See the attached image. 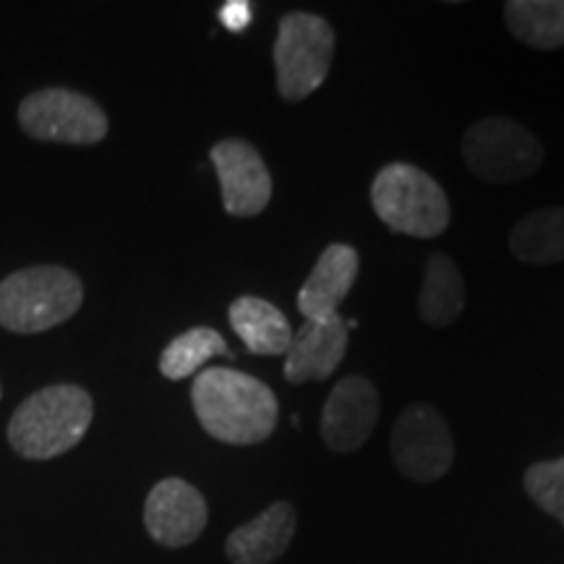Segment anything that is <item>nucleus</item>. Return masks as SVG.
<instances>
[{
    "instance_id": "11",
    "label": "nucleus",
    "mask_w": 564,
    "mask_h": 564,
    "mask_svg": "<svg viewBox=\"0 0 564 564\" xmlns=\"http://www.w3.org/2000/svg\"><path fill=\"white\" fill-rule=\"evenodd\" d=\"M379 421V394L364 377H345L322 411V436L335 453H356Z\"/></svg>"
},
{
    "instance_id": "21",
    "label": "nucleus",
    "mask_w": 564,
    "mask_h": 564,
    "mask_svg": "<svg viewBox=\"0 0 564 564\" xmlns=\"http://www.w3.org/2000/svg\"><path fill=\"white\" fill-rule=\"evenodd\" d=\"M251 3H246V0H230V3H225L220 9L223 26L230 32H243L251 24Z\"/></svg>"
},
{
    "instance_id": "17",
    "label": "nucleus",
    "mask_w": 564,
    "mask_h": 564,
    "mask_svg": "<svg viewBox=\"0 0 564 564\" xmlns=\"http://www.w3.org/2000/svg\"><path fill=\"white\" fill-rule=\"evenodd\" d=\"M510 251L525 264L564 262V207L525 215L510 232Z\"/></svg>"
},
{
    "instance_id": "10",
    "label": "nucleus",
    "mask_w": 564,
    "mask_h": 564,
    "mask_svg": "<svg viewBox=\"0 0 564 564\" xmlns=\"http://www.w3.org/2000/svg\"><path fill=\"white\" fill-rule=\"evenodd\" d=\"M207 502L183 478H165L144 502V525L158 544L181 549L194 544L207 528Z\"/></svg>"
},
{
    "instance_id": "20",
    "label": "nucleus",
    "mask_w": 564,
    "mask_h": 564,
    "mask_svg": "<svg viewBox=\"0 0 564 564\" xmlns=\"http://www.w3.org/2000/svg\"><path fill=\"white\" fill-rule=\"evenodd\" d=\"M525 491L541 510L564 525V457L531 465L525 474Z\"/></svg>"
},
{
    "instance_id": "7",
    "label": "nucleus",
    "mask_w": 564,
    "mask_h": 564,
    "mask_svg": "<svg viewBox=\"0 0 564 564\" xmlns=\"http://www.w3.org/2000/svg\"><path fill=\"white\" fill-rule=\"evenodd\" d=\"M21 129L37 141L100 144L108 137V116L91 97L63 87L32 91L19 105Z\"/></svg>"
},
{
    "instance_id": "9",
    "label": "nucleus",
    "mask_w": 564,
    "mask_h": 564,
    "mask_svg": "<svg viewBox=\"0 0 564 564\" xmlns=\"http://www.w3.org/2000/svg\"><path fill=\"white\" fill-rule=\"evenodd\" d=\"M212 165L223 188V207L232 217H257L272 199V175L262 154L243 139H223L212 147Z\"/></svg>"
},
{
    "instance_id": "14",
    "label": "nucleus",
    "mask_w": 564,
    "mask_h": 564,
    "mask_svg": "<svg viewBox=\"0 0 564 564\" xmlns=\"http://www.w3.org/2000/svg\"><path fill=\"white\" fill-rule=\"evenodd\" d=\"M295 523L299 520H295L293 505L274 502L228 535L225 554L232 564H272L291 546Z\"/></svg>"
},
{
    "instance_id": "6",
    "label": "nucleus",
    "mask_w": 564,
    "mask_h": 564,
    "mask_svg": "<svg viewBox=\"0 0 564 564\" xmlns=\"http://www.w3.org/2000/svg\"><path fill=\"white\" fill-rule=\"evenodd\" d=\"M465 165L486 183H518L544 162V150L531 131L510 118H484L463 137Z\"/></svg>"
},
{
    "instance_id": "1",
    "label": "nucleus",
    "mask_w": 564,
    "mask_h": 564,
    "mask_svg": "<svg viewBox=\"0 0 564 564\" xmlns=\"http://www.w3.org/2000/svg\"><path fill=\"white\" fill-rule=\"evenodd\" d=\"M194 413L212 440L236 447L264 442L278 426V398L251 373L225 369L202 371L192 387Z\"/></svg>"
},
{
    "instance_id": "22",
    "label": "nucleus",
    "mask_w": 564,
    "mask_h": 564,
    "mask_svg": "<svg viewBox=\"0 0 564 564\" xmlns=\"http://www.w3.org/2000/svg\"><path fill=\"white\" fill-rule=\"evenodd\" d=\"M0 394H3V390H0Z\"/></svg>"
},
{
    "instance_id": "3",
    "label": "nucleus",
    "mask_w": 564,
    "mask_h": 564,
    "mask_svg": "<svg viewBox=\"0 0 564 564\" xmlns=\"http://www.w3.org/2000/svg\"><path fill=\"white\" fill-rule=\"evenodd\" d=\"M84 303V285L66 267L40 264L0 282V327L37 335L70 319Z\"/></svg>"
},
{
    "instance_id": "8",
    "label": "nucleus",
    "mask_w": 564,
    "mask_h": 564,
    "mask_svg": "<svg viewBox=\"0 0 564 564\" xmlns=\"http://www.w3.org/2000/svg\"><path fill=\"white\" fill-rule=\"evenodd\" d=\"M392 457L400 474L429 484L449 470L455 457L453 434L432 405H411L392 426Z\"/></svg>"
},
{
    "instance_id": "13",
    "label": "nucleus",
    "mask_w": 564,
    "mask_h": 564,
    "mask_svg": "<svg viewBox=\"0 0 564 564\" xmlns=\"http://www.w3.org/2000/svg\"><path fill=\"white\" fill-rule=\"evenodd\" d=\"M348 350V324L340 316L322 322H306L293 335L285 352V379L291 384L324 382L337 371Z\"/></svg>"
},
{
    "instance_id": "5",
    "label": "nucleus",
    "mask_w": 564,
    "mask_h": 564,
    "mask_svg": "<svg viewBox=\"0 0 564 564\" xmlns=\"http://www.w3.org/2000/svg\"><path fill=\"white\" fill-rule=\"evenodd\" d=\"M335 55V30L327 19L308 11H293L280 19L274 42L278 89L288 102L314 95L327 79Z\"/></svg>"
},
{
    "instance_id": "12",
    "label": "nucleus",
    "mask_w": 564,
    "mask_h": 564,
    "mask_svg": "<svg viewBox=\"0 0 564 564\" xmlns=\"http://www.w3.org/2000/svg\"><path fill=\"white\" fill-rule=\"evenodd\" d=\"M358 251L348 243H329L316 259L299 291V312L306 322H322L340 316L343 301L348 299L352 282L358 278Z\"/></svg>"
},
{
    "instance_id": "19",
    "label": "nucleus",
    "mask_w": 564,
    "mask_h": 564,
    "mask_svg": "<svg viewBox=\"0 0 564 564\" xmlns=\"http://www.w3.org/2000/svg\"><path fill=\"white\" fill-rule=\"evenodd\" d=\"M215 356H230L225 337L212 327H194L167 343L160 356V373L171 382H181L194 377Z\"/></svg>"
},
{
    "instance_id": "15",
    "label": "nucleus",
    "mask_w": 564,
    "mask_h": 564,
    "mask_svg": "<svg viewBox=\"0 0 564 564\" xmlns=\"http://www.w3.org/2000/svg\"><path fill=\"white\" fill-rule=\"evenodd\" d=\"M230 327L246 348L257 356H282L293 343L291 322L278 306L257 295H243L230 303Z\"/></svg>"
},
{
    "instance_id": "18",
    "label": "nucleus",
    "mask_w": 564,
    "mask_h": 564,
    "mask_svg": "<svg viewBox=\"0 0 564 564\" xmlns=\"http://www.w3.org/2000/svg\"><path fill=\"white\" fill-rule=\"evenodd\" d=\"M505 21L514 37L535 51L564 45V0H510Z\"/></svg>"
},
{
    "instance_id": "4",
    "label": "nucleus",
    "mask_w": 564,
    "mask_h": 564,
    "mask_svg": "<svg viewBox=\"0 0 564 564\" xmlns=\"http://www.w3.org/2000/svg\"><path fill=\"white\" fill-rule=\"evenodd\" d=\"M371 204L387 228L411 238H436L449 228V199L432 175L390 162L371 183Z\"/></svg>"
},
{
    "instance_id": "16",
    "label": "nucleus",
    "mask_w": 564,
    "mask_h": 564,
    "mask_svg": "<svg viewBox=\"0 0 564 564\" xmlns=\"http://www.w3.org/2000/svg\"><path fill=\"white\" fill-rule=\"evenodd\" d=\"M465 308V280L457 264L444 253H434L423 274L419 295L421 319L432 327H449Z\"/></svg>"
},
{
    "instance_id": "2",
    "label": "nucleus",
    "mask_w": 564,
    "mask_h": 564,
    "mask_svg": "<svg viewBox=\"0 0 564 564\" xmlns=\"http://www.w3.org/2000/svg\"><path fill=\"white\" fill-rule=\"evenodd\" d=\"M91 419L95 403L84 387H42L13 411L9 442L26 460H53L84 440Z\"/></svg>"
}]
</instances>
